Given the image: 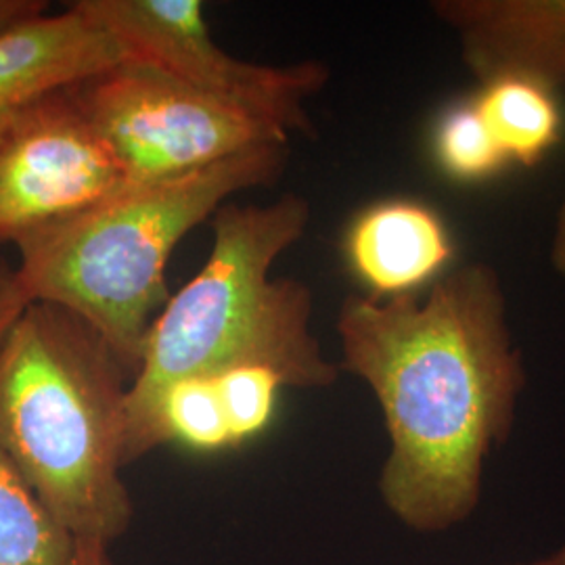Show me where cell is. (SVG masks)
I'll list each match as a JSON object with an SVG mask.
<instances>
[{"mask_svg":"<svg viewBox=\"0 0 565 565\" xmlns=\"http://www.w3.org/2000/svg\"><path fill=\"white\" fill-rule=\"evenodd\" d=\"M163 443L214 452L235 446L216 380H182L162 401Z\"/></svg>","mask_w":565,"mask_h":565,"instance_id":"4fadbf2b","label":"cell"},{"mask_svg":"<svg viewBox=\"0 0 565 565\" xmlns=\"http://www.w3.org/2000/svg\"><path fill=\"white\" fill-rule=\"evenodd\" d=\"M128 60L120 42L76 2L0 34V121L44 95Z\"/></svg>","mask_w":565,"mask_h":565,"instance_id":"9c48e42d","label":"cell"},{"mask_svg":"<svg viewBox=\"0 0 565 565\" xmlns=\"http://www.w3.org/2000/svg\"><path fill=\"white\" fill-rule=\"evenodd\" d=\"M44 13H49V2L42 0H0V34Z\"/></svg>","mask_w":565,"mask_h":565,"instance_id":"e0dca14e","label":"cell"},{"mask_svg":"<svg viewBox=\"0 0 565 565\" xmlns=\"http://www.w3.org/2000/svg\"><path fill=\"white\" fill-rule=\"evenodd\" d=\"M82 11L120 42L128 60L149 63L214 102L282 132H315L306 103L329 82L321 61L260 65L228 55L210 34L200 0H78Z\"/></svg>","mask_w":565,"mask_h":565,"instance_id":"8992f818","label":"cell"},{"mask_svg":"<svg viewBox=\"0 0 565 565\" xmlns=\"http://www.w3.org/2000/svg\"><path fill=\"white\" fill-rule=\"evenodd\" d=\"M340 369L377 398L390 436L380 494L413 532L463 524L482 501L486 461L507 445L525 390L524 356L499 273L469 263L419 294L348 296Z\"/></svg>","mask_w":565,"mask_h":565,"instance_id":"6da1fadb","label":"cell"},{"mask_svg":"<svg viewBox=\"0 0 565 565\" xmlns=\"http://www.w3.org/2000/svg\"><path fill=\"white\" fill-rule=\"evenodd\" d=\"M287 158V145H266L182 177L121 186L15 247L28 300L78 315L135 380L149 329L172 296L166 266L177 245L231 195L279 181Z\"/></svg>","mask_w":565,"mask_h":565,"instance_id":"277c9868","label":"cell"},{"mask_svg":"<svg viewBox=\"0 0 565 565\" xmlns=\"http://www.w3.org/2000/svg\"><path fill=\"white\" fill-rule=\"evenodd\" d=\"M30 303L18 275V264H11L0 252V342L9 329L20 319Z\"/></svg>","mask_w":565,"mask_h":565,"instance_id":"2e32d148","label":"cell"},{"mask_svg":"<svg viewBox=\"0 0 565 565\" xmlns=\"http://www.w3.org/2000/svg\"><path fill=\"white\" fill-rule=\"evenodd\" d=\"M126 186L74 86L0 121V247L78 218Z\"/></svg>","mask_w":565,"mask_h":565,"instance_id":"52a82bcc","label":"cell"},{"mask_svg":"<svg viewBox=\"0 0 565 565\" xmlns=\"http://www.w3.org/2000/svg\"><path fill=\"white\" fill-rule=\"evenodd\" d=\"M308 223L310 203L300 195L216 210L207 263L163 306L128 385L124 467L166 445L163 396L182 380H214L252 364L277 373L282 387L338 382L340 366L324 359L312 333V291L298 279H270L277 258L302 239Z\"/></svg>","mask_w":565,"mask_h":565,"instance_id":"7a4b0ae2","label":"cell"},{"mask_svg":"<svg viewBox=\"0 0 565 565\" xmlns=\"http://www.w3.org/2000/svg\"><path fill=\"white\" fill-rule=\"evenodd\" d=\"M74 90L126 184L174 179L291 139L141 61H121Z\"/></svg>","mask_w":565,"mask_h":565,"instance_id":"5b68a950","label":"cell"},{"mask_svg":"<svg viewBox=\"0 0 565 565\" xmlns=\"http://www.w3.org/2000/svg\"><path fill=\"white\" fill-rule=\"evenodd\" d=\"M548 263H551V268L559 275V279L565 281V200L557 212L555 231H553L551 247H548Z\"/></svg>","mask_w":565,"mask_h":565,"instance_id":"ac0fdd59","label":"cell"},{"mask_svg":"<svg viewBox=\"0 0 565 565\" xmlns=\"http://www.w3.org/2000/svg\"><path fill=\"white\" fill-rule=\"evenodd\" d=\"M130 382L109 343L55 303H28L0 342V445L74 541L109 546L130 524Z\"/></svg>","mask_w":565,"mask_h":565,"instance_id":"3957f363","label":"cell"},{"mask_svg":"<svg viewBox=\"0 0 565 565\" xmlns=\"http://www.w3.org/2000/svg\"><path fill=\"white\" fill-rule=\"evenodd\" d=\"M76 543L0 445V565H74Z\"/></svg>","mask_w":565,"mask_h":565,"instance_id":"7c38bea8","label":"cell"},{"mask_svg":"<svg viewBox=\"0 0 565 565\" xmlns=\"http://www.w3.org/2000/svg\"><path fill=\"white\" fill-rule=\"evenodd\" d=\"M522 565H565V546H562V548H559V551H555V553H551L548 557L539 559V562Z\"/></svg>","mask_w":565,"mask_h":565,"instance_id":"ffe728a7","label":"cell"},{"mask_svg":"<svg viewBox=\"0 0 565 565\" xmlns=\"http://www.w3.org/2000/svg\"><path fill=\"white\" fill-rule=\"evenodd\" d=\"M345 258L375 300L417 294L452 258L443 218L424 203L380 202L361 212L345 235Z\"/></svg>","mask_w":565,"mask_h":565,"instance_id":"30bf717a","label":"cell"},{"mask_svg":"<svg viewBox=\"0 0 565 565\" xmlns=\"http://www.w3.org/2000/svg\"><path fill=\"white\" fill-rule=\"evenodd\" d=\"M76 543V564L74 565H109L107 545L99 541H74Z\"/></svg>","mask_w":565,"mask_h":565,"instance_id":"d6986e66","label":"cell"},{"mask_svg":"<svg viewBox=\"0 0 565 565\" xmlns=\"http://www.w3.org/2000/svg\"><path fill=\"white\" fill-rule=\"evenodd\" d=\"M235 446L258 436L270 424L281 380L266 366H235L214 377Z\"/></svg>","mask_w":565,"mask_h":565,"instance_id":"9a60e30c","label":"cell"},{"mask_svg":"<svg viewBox=\"0 0 565 565\" xmlns=\"http://www.w3.org/2000/svg\"><path fill=\"white\" fill-rule=\"evenodd\" d=\"M457 34L465 67L482 86L520 81L565 84V0H436Z\"/></svg>","mask_w":565,"mask_h":565,"instance_id":"ba28073f","label":"cell"},{"mask_svg":"<svg viewBox=\"0 0 565 565\" xmlns=\"http://www.w3.org/2000/svg\"><path fill=\"white\" fill-rule=\"evenodd\" d=\"M434 153L450 179L463 182L484 181L509 163L473 99L446 109L434 132Z\"/></svg>","mask_w":565,"mask_h":565,"instance_id":"5bb4252c","label":"cell"},{"mask_svg":"<svg viewBox=\"0 0 565 565\" xmlns=\"http://www.w3.org/2000/svg\"><path fill=\"white\" fill-rule=\"evenodd\" d=\"M509 162L532 168L555 147L562 114L555 93L532 82H494L473 99Z\"/></svg>","mask_w":565,"mask_h":565,"instance_id":"8fae6325","label":"cell"}]
</instances>
